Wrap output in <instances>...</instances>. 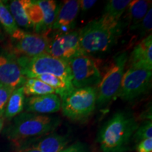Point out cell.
I'll list each match as a JSON object with an SVG mask.
<instances>
[{"label":"cell","mask_w":152,"mask_h":152,"mask_svg":"<svg viewBox=\"0 0 152 152\" xmlns=\"http://www.w3.org/2000/svg\"><path fill=\"white\" fill-rule=\"evenodd\" d=\"M139 126L131 111H120L99 131L97 142L103 152H126Z\"/></svg>","instance_id":"6da1fadb"},{"label":"cell","mask_w":152,"mask_h":152,"mask_svg":"<svg viewBox=\"0 0 152 152\" xmlns=\"http://www.w3.org/2000/svg\"><path fill=\"white\" fill-rule=\"evenodd\" d=\"M122 32V23L103 14L91 20L79 31L80 44L85 54H98L109 51Z\"/></svg>","instance_id":"7a4b0ae2"},{"label":"cell","mask_w":152,"mask_h":152,"mask_svg":"<svg viewBox=\"0 0 152 152\" xmlns=\"http://www.w3.org/2000/svg\"><path fill=\"white\" fill-rule=\"evenodd\" d=\"M61 123L58 117L24 112L14 118L5 134L9 140L20 146L53 132Z\"/></svg>","instance_id":"3957f363"},{"label":"cell","mask_w":152,"mask_h":152,"mask_svg":"<svg viewBox=\"0 0 152 152\" xmlns=\"http://www.w3.org/2000/svg\"><path fill=\"white\" fill-rule=\"evenodd\" d=\"M26 78H36L42 75H53L60 77L68 84L72 85L71 76L68 62L43 54L33 57H16Z\"/></svg>","instance_id":"277c9868"},{"label":"cell","mask_w":152,"mask_h":152,"mask_svg":"<svg viewBox=\"0 0 152 152\" xmlns=\"http://www.w3.org/2000/svg\"><path fill=\"white\" fill-rule=\"evenodd\" d=\"M60 99L64 116L72 121H84L92 115L96 107V89L94 87L74 88Z\"/></svg>","instance_id":"5b68a950"},{"label":"cell","mask_w":152,"mask_h":152,"mask_svg":"<svg viewBox=\"0 0 152 152\" xmlns=\"http://www.w3.org/2000/svg\"><path fill=\"white\" fill-rule=\"evenodd\" d=\"M128 58L126 52H119L113 56L96 89V106L98 109L105 108L116 96Z\"/></svg>","instance_id":"8992f818"},{"label":"cell","mask_w":152,"mask_h":152,"mask_svg":"<svg viewBox=\"0 0 152 152\" xmlns=\"http://www.w3.org/2000/svg\"><path fill=\"white\" fill-rule=\"evenodd\" d=\"M152 71L144 68L131 67L124 72L115 97L132 102L149 92L151 87Z\"/></svg>","instance_id":"52a82bcc"},{"label":"cell","mask_w":152,"mask_h":152,"mask_svg":"<svg viewBox=\"0 0 152 152\" xmlns=\"http://www.w3.org/2000/svg\"><path fill=\"white\" fill-rule=\"evenodd\" d=\"M49 41L50 37L47 35L18 29L11 35L7 50L16 57H33L47 54Z\"/></svg>","instance_id":"ba28073f"},{"label":"cell","mask_w":152,"mask_h":152,"mask_svg":"<svg viewBox=\"0 0 152 152\" xmlns=\"http://www.w3.org/2000/svg\"><path fill=\"white\" fill-rule=\"evenodd\" d=\"M74 88L94 87L102 79L100 71L92 57L86 54L77 55L68 62Z\"/></svg>","instance_id":"9c48e42d"},{"label":"cell","mask_w":152,"mask_h":152,"mask_svg":"<svg viewBox=\"0 0 152 152\" xmlns=\"http://www.w3.org/2000/svg\"><path fill=\"white\" fill-rule=\"evenodd\" d=\"M47 54L66 62L77 55L85 54L80 44L79 31L54 33L50 37Z\"/></svg>","instance_id":"30bf717a"},{"label":"cell","mask_w":152,"mask_h":152,"mask_svg":"<svg viewBox=\"0 0 152 152\" xmlns=\"http://www.w3.org/2000/svg\"><path fill=\"white\" fill-rule=\"evenodd\" d=\"M26 80L16 56L7 49L0 51V85L15 90L22 87Z\"/></svg>","instance_id":"8fae6325"},{"label":"cell","mask_w":152,"mask_h":152,"mask_svg":"<svg viewBox=\"0 0 152 152\" xmlns=\"http://www.w3.org/2000/svg\"><path fill=\"white\" fill-rule=\"evenodd\" d=\"M79 10V1L68 0L64 1L61 5L52 30L58 33H66L71 31L75 26V19Z\"/></svg>","instance_id":"7c38bea8"},{"label":"cell","mask_w":152,"mask_h":152,"mask_svg":"<svg viewBox=\"0 0 152 152\" xmlns=\"http://www.w3.org/2000/svg\"><path fill=\"white\" fill-rule=\"evenodd\" d=\"M24 108L28 113H54L61 109V99L56 94L29 96L25 101Z\"/></svg>","instance_id":"4fadbf2b"},{"label":"cell","mask_w":152,"mask_h":152,"mask_svg":"<svg viewBox=\"0 0 152 152\" xmlns=\"http://www.w3.org/2000/svg\"><path fill=\"white\" fill-rule=\"evenodd\" d=\"M131 67L152 70V35L143 38L133 49L130 58Z\"/></svg>","instance_id":"5bb4252c"},{"label":"cell","mask_w":152,"mask_h":152,"mask_svg":"<svg viewBox=\"0 0 152 152\" xmlns=\"http://www.w3.org/2000/svg\"><path fill=\"white\" fill-rule=\"evenodd\" d=\"M70 142L68 134L51 132L32 142V147L40 152H60L67 147Z\"/></svg>","instance_id":"9a60e30c"},{"label":"cell","mask_w":152,"mask_h":152,"mask_svg":"<svg viewBox=\"0 0 152 152\" xmlns=\"http://www.w3.org/2000/svg\"><path fill=\"white\" fill-rule=\"evenodd\" d=\"M151 1L145 0L131 1L128 7L129 27L131 30H136L142 20L151 8Z\"/></svg>","instance_id":"2e32d148"},{"label":"cell","mask_w":152,"mask_h":152,"mask_svg":"<svg viewBox=\"0 0 152 152\" xmlns=\"http://www.w3.org/2000/svg\"><path fill=\"white\" fill-rule=\"evenodd\" d=\"M44 14L43 24L41 29V35H47L52 31L53 24L55 21L61 4H57L52 0H37Z\"/></svg>","instance_id":"e0dca14e"},{"label":"cell","mask_w":152,"mask_h":152,"mask_svg":"<svg viewBox=\"0 0 152 152\" xmlns=\"http://www.w3.org/2000/svg\"><path fill=\"white\" fill-rule=\"evenodd\" d=\"M25 94L23 86L15 89L7 102L4 114L5 118L11 120L21 113L25 107Z\"/></svg>","instance_id":"ac0fdd59"},{"label":"cell","mask_w":152,"mask_h":152,"mask_svg":"<svg viewBox=\"0 0 152 152\" xmlns=\"http://www.w3.org/2000/svg\"><path fill=\"white\" fill-rule=\"evenodd\" d=\"M24 9L28 19L33 25L35 33L40 34L44 20V14L37 1L23 0ZM41 35V34H40Z\"/></svg>","instance_id":"d6986e66"},{"label":"cell","mask_w":152,"mask_h":152,"mask_svg":"<svg viewBox=\"0 0 152 152\" xmlns=\"http://www.w3.org/2000/svg\"><path fill=\"white\" fill-rule=\"evenodd\" d=\"M23 88L25 95L28 96L56 94L52 87L37 78H26Z\"/></svg>","instance_id":"ffe728a7"},{"label":"cell","mask_w":152,"mask_h":152,"mask_svg":"<svg viewBox=\"0 0 152 152\" xmlns=\"http://www.w3.org/2000/svg\"><path fill=\"white\" fill-rule=\"evenodd\" d=\"M7 8L12 15L17 26L29 29L33 28V25L28 19L24 9L23 0H14L11 1Z\"/></svg>","instance_id":"44dd1931"},{"label":"cell","mask_w":152,"mask_h":152,"mask_svg":"<svg viewBox=\"0 0 152 152\" xmlns=\"http://www.w3.org/2000/svg\"><path fill=\"white\" fill-rule=\"evenodd\" d=\"M36 78L45 84L51 87L53 90H54L55 92L57 95H59L60 97L67 94L68 92L73 90L74 87L73 85L68 84L65 81L63 80L60 77L53 75H42L38 76Z\"/></svg>","instance_id":"7402d4cb"},{"label":"cell","mask_w":152,"mask_h":152,"mask_svg":"<svg viewBox=\"0 0 152 152\" xmlns=\"http://www.w3.org/2000/svg\"><path fill=\"white\" fill-rule=\"evenodd\" d=\"M130 0H110L106 3L104 14L113 20H120L123 13L128 8Z\"/></svg>","instance_id":"603a6c76"},{"label":"cell","mask_w":152,"mask_h":152,"mask_svg":"<svg viewBox=\"0 0 152 152\" xmlns=\"http://www.w3.org/2000/svg\"><path fill=\"white\" fill-rule=\"evenodd\" d=\"M0 24L10 35L18 29L7 6L1 1H0Z\"/></svg>","instance_id":"cb8c5ba5"},{"label":"cell","mask_w":152,"mask_h":152,"mask_svg":"<svg viewBox=\"0 0 152 152\" xmlns=\"http://www.w3.org/2000/svg\"><path fill=\"white\" fill-rule=\"evenodd\" d=\"M152 137V123L151 120H147L144 121L141 125H139L134 135L133 140L136 143H138L142 140Z\"/></svg>","instance_id":"d4e9b609"},{"label":"cell","mask_w":152,"mask_h":152,"mask_svg":"<svg viewBox=\"0 0 152 152\" xmlns=\"http://www.w3.org/2000/svg\"><path fill=\"white\" fill-rule=\"evenodd\" d=\"M14 89L0 85V118H2L4 114L7 102Z\"/></svg>","instance_id":"484cf974"},{"label":"cell","mask_w":152,"mask_h":152,"mask_svg":"<svg viewBox=\"0 0 152 152\" xmlns=\"http://www.w3.org/2000/svg\"><path fill=\"white\" fill-rule=\"evenodd\" d=\"M152 9L151 8L148 11L147 14L145 15L143 20H142L141 23L138 26L137 29L140 32V36L143 37L146 35H149L151 32V26H152Z\"/></svg>","instance_id":"4316f807"},{"label":"cell","mask_w":152,"mask_h":152,"mask_svg":"<svg viewBox=\"0 0 152 152\" xmlns=\"http://www.w3.org/2000/svg\"><path fill=\"white\" fill-rule=\"evenodd\" d=\"M60 152H90L88 145L81 142H77L66 147Z\"/></svg>","instance_id":"83f0119b"},{"label":"cell","mask_w":152,"mask_h":152,"mask_svg":"<svg viewBox=\"0 0 152 152\" xmlns=\"http://www.w3.org/2000/svg\"><path fill=\"white\" fill-rule=\"evenodd\" d=\"M136 150L137 152H152V138L146 139L138 142Z\"/></svg>","instance_id":"f1b7e54d"},{"label":"cell","mask_w":152,"mask_h":152,"mask_svg":"<svg viewBox=\"0 0 152 152\" xmlns=\"http://www.w3.org/2000/svg\"><path fill=\"white\" fill-rule=\"evenodd\" d=\"M96 3V1L93 0H81L79 1V7L83 11H87L90 9Z\"/></svg>","instance_id":"f546056e"},{"label":"cell","mask_w":152,"mask_h":152,"mask_svg":"<svg viewBox=\"0 0 152 152\" xmlns=\"http://www.w3.org/2000/svg\"><path fill=\"white\" fill-rule=\"evenodd\" d=\"M16 152H40L39 150L35 149V147H32V146H28V147H23L21 149H20L18 151Z\"/></svg>","instance_id":"4dcf8cb0"},{"label":"cell","mask_w":152,"mask_h":152,"mask_svg":"<svg viewBox=\"0 0 152 152\" xmlns=\"http://www.w3.org/2000/svg\"><path fill=\"white\" fill-rule=\"evenodd\" d=\"M3 125H4V120L3 118H0V132H1V130H2Z\"/></svg>","instance_id":"1f68e13d"},{"label":"cell","mask_w":152,"mask_h":152,"mask_svg":"<svg viewBox=\"0 0 152 152\" xmlns=\"http://www.w3.org/2000/svg\"><path fill=\"white\" fill-rule=\"evenodd\" d=\"M3 36V34H2V32H1V24H0V38L2 37Z\"/></svg>","instance_id":"d6a6232c"}]
</instances>
